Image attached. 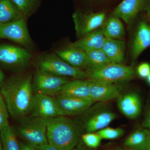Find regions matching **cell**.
Returning <instances> with one entry per match:
<instances>
[{"label":"cell","mask_w":150,"mask_h":150,"mask_svg":"<svg viewBox=\"0 0 150 150\" xmlns=\"http://www.w3.org/2000/svg\"><path fill=\"white\" fill-rule=\"evenodd\" d=\"M0 150H3L2 144L1 140V136H0Z\"/></svg>","instance_id":"38"},{"label":"cell","mask_w":150,"mask_h":150,"mask_svg":"<svg viewBox=\"0 0 150 150\" xmlns=\"http://www.w3.org/2000/svg\"><path fill=\"white\" fill-rule=\"evenodd\" d=\"M9 114L6 103L0 93V129L9 125Z\"/></svg>","instance_id":"29"},{"label":"cell","mask_w":150,"mask_h":150,"mask_svg":"<svg viewBox=\"0 0 150 150\" xmlns=\"http://www.w3.org/2000/svg\"><path fill=\"white\" fill-rule=\"evenodd\" d=\"M5 76L4 74L1 70H0V89H1V86L3 82L5 80Z\"/></svg>","instance_id":"35"},{"label":"cell","mask_w":150,"mask_h":150,"mask_svg":"<svg viewBox=\"0 0 150 150\" xmlns=\"http://www.w3.org/2000/svg\"><path fill=\"white\" fill-rule=\"evenodd\" d=\"M69 81L66 77L50 74L37 70L33 77V88L34 94L55 97L60 94L64 86Z\"/></svg>","instance_id":"6"},{"label":"cell","mask_w":150,"mask_h":150,"mask_svg":"<svg viewBox=\"0 0 150 150\" xmlns=\"http://www.w3.org/2000/svg\"><path fill=\"white\" fill-rule=\"evenodd\" d=\"M86 53L88 57L89 64L88 69L86 71L94 69L109 63H112L102 49L87 51Z\"/></svg>","instance_id":"25"},{"label":"cell","mask_w":150,"mask_h":150,"mask_svg":"<svg viewBox=\"0 0 150 150\" xmlns=\"http://www.w3.org/2000/svg\"><path fill=\"white\" fill-rule=\"evenodd\" d=\"M33 77L30 73L15 75L4 80L1 86L0 93L13 119L19 121L30 114L34 95Z\"/></svg>","instance_id":"1"},{"label":"cell","mask_w":150,"mask_h":150,"mask_svg":"<svg viewBox=\"0 0 150 150\" xmlns=\"http://www.w3.org/2000/svg\"><path fill=\"white\" fill-rule=\"evenodd\" d=\"M146 80L148 83L150 85V74L146 78Z\"/></svg>","instance_id":"39"},{"label":"cell","mask_w":150,"mask_h":150,"mask_svg":"<svg viewBox=\"0 0 150 150\" xmlns=\"http://www.w3.org/2000/svg\"><path fill=\"white\" fill-rule=\"evenodd\" d=\"M101 139L114 140L118 139L124 134V130L122 128H112L106 127L97 132Z\"/></svg>","instance_id":"28"},{"label":"cell","mask_w":150,"mask_h":150,"mask_svg":"<svg viewBox=\"0 0 150 150\" xmlns=\"http://www.w3.org/2000/svg\"><path fill=\"white\" fill-rule=\"evenodd\" d=\"M143 127L150 130V109L143 124Z\"/></svg>","instance_id":"33"},{"label":"cell","mask_w":150,"mask_h":150,"mask_svg":"<svg viewBox=\"0 0 150 150\" xmlns=\"http://www.w3.org/2000/svg\"><path fill=\"white\" fill-rule=\"evenodd\" d=\"M103 34L105 37L121 39L125 35V29L120 18L112 16L105 21L103 25Z\"/></svg>","instance_id":"23"},{"label":"cell","mask_w":150,"mask_h":150,"mask_svg":"<svg viewBox=\"0 0 150 150\" xmlns=\"http://www.w3.org/2000/svg\"><path fill=\"white\" fill-rule=\"evenodd\" d=\"M117 100L119 110L127 118L135 119L140 115L142 110V102L137 94L129 93L121 95Z\"/></svg>","instance_id":"14"},{"label":"cell","mask_w":150,"mask_h":150,"mask_svg":"<svg viewBox=\"0 0 150 150\" xmlns=\"http://www.w3.org/2000/svg\"><path fill=\"white\" fill-rule=\"evenodd\" d=\"M105 15L103 12L83 14L75 12L73 15L75 30L79 39L103 25L105 21Z\"/></svg>","instance_id":"9"},{"label":"cell","mask_w":150,"mask_h":150,"mask_svg":"<svg viewBox=\"0 0 150 150\" xmlns=\"http://www.w3.org/2000/svg\"><path fill=\"white\" fill-rule=\"evenodd\" d=\"M35 150H59L56 147L48 143L46 144L35 148Z\"/></svg>","instance_id":"31"},{"label":"cell","mask_w":150,"mask_h":150,"mask_svg":"<svg viewBox=\"0 0 150 150\" xmlns=\"http://www.w3.org/2000/svg\"><path fill=\"white\" fill-rule=\"evenodd\" d=\"M44 120L48 143L58 150H72L80 141V127L72 119L67 116H58Z\"/></svg>","instance_id":"2"},{"label":"cell","mask_w":150,"mask_h":150,"mask_svg":"<svg viewBox=\"0 0 150 150\" xmlns=\"http://www.w3.org/2000/svg\"><path fill=\"white\" fill-rule=\"evenodd\" d=\"M124 150H133V149H128V148H125V149H124Z\"/></svg>","instance_id":"41"},{"label":"cell","mask_w":150,"mask_h":150,"mask_svg":"<svg viewBox=\"0 0 150 150\" xmlns=\"http://www.w3.org/2000/svg\"><path fill=\"white\" fill-rule=\"evenodd\" d=\"M145 0H123L112 12V16L122 19L127 24L131 23L144 5Z\"/></svg>","instance_id":"18"},{"label":"cell","mask_w":150,"mask_h":150,"mask_svg":"<svg viewBox=\"0 0 150 150\" xmlns=\"http://www.w3.org/2000/svg\"><path fill=\"white\" fill-rule=\"evenodd\" d=\"M102 50L112 63L122 64L124 61L125 42L105 37Z\"/></svg>","instance_id":"19"},{"label":"cell","mask_w":150,"mask_h":150,"mask_svg":"<svg viewBox=\"0 0 150 150\" xmlns=\"http://www.w3.org/2000/svg\"><path fill=\"white\" fill-rule=\"evenodd\" d=\"M20 144L21 150H35V148L25 142H22Z\"/></svg>","instance_id":"34"},{"label":"cell","mask_w":150,"mask_h":150,"mask_svg":"<svg viewBox=\"0 0 150 150\" xmlns=\"http://www.w3.org/2000/svg\"><path fill=\"white\" fill-rule=\"evenodd\" d=\"M150 138V130L146 128L133 132L124 142L126 148L135 150H147Z\"/></svg>","instance_id":"21"},{"label":"cell","mask_w":150,"mask_h":150,"mask_svg":"<svg viewBox=\"0 0 150 150\" xmlns=\"http://www.w3.org/2000/svg\"><path fill=\"white\" fill-rule=\"evenodd\" d=\"M71 150H98L97 149H91L87 147L80 140L78 144Z\"/></svg>","instance_id":"32"},{"label":"cell","mask_w":150,"mask_h":150,"mask_svg":"<svg viewBox=\"0 0 150 150\" xmlns=\"http://www.w3.org/2000/svg\"><path fill=\"white\" fill-rule=\"evenodd\" d=\"M19 121V124L14 131L25 143L34 148L48 144L45 120L30 115Z\"/></svg>","instance_id":"4"},{"label":"cell","mask_w":150,"mask_h":150,"mask_svg":"<svg viewBox=\"0 0 150 150\" xmlns=\"http://www.w3.org/2000/svg\"><path fill=\"white\" fill-rule=\"evenodd\" d=\"M147 13L148 16H149V19L150 20V6L149 7V8L148 9Z\"/></svg>","instance_id":"37"},{"label":"cell","mask_w":150,"mask_h":150,"mask_svg":"<svg viewBox=\"0 0 150 150\" xmlns=\"http://www.w3.org/2000/svg\"><path fill=\"white\" fill-rule=\"evenodd\" d=\"M23 18L24 16L12 0H0V25Z\"/></svg>","instance_id":"22"},{"label":"cell","mask_w":150,"mask_h":150,"mask_svg":"<svg viewBox=\"0 0 150 150\" xmlns=\"http://www.w3.org/2000/svg\"><path fill=\"white\" fill-rule=\"evenodd\" d=\"M86 71L88 76L87 79L112 83L130 80L135 74L133 67L114 63Z\"/></svg>","instance_id":"5"},{"label":"cell","mask_w":150,"mask_h":150,"mask_svg":"<svg viewBox=\"0 0 150 150\" xmlns=\"http://www.w3.org/2000/svg\"><path fill=\"white\" fill-rule=\"evenodd\" d=\"M105 38L102 28H100L85 35L76 42L71 43L69 46L85 52L102 49Z\"/></svg>","instance_id":"16"},{"label":"cell","mask_w":150,"mask_h":150,"mask_svg":"<svg viewBox=\"0 0 150 150\" xmlns=\"http://www.w3.org/2000/svg\"><path fill=\"white\" fill-rule=\"evenodd\" d=\"M32 57V54L24 48L8 44L0 45V64L6 67L24 68Z\"/></svg>","instance_id":"8"},{"label":"cell","mask_w":150,"mask_h":150,"mask_svg":"<svg viewBox=\"0 0 150 150\" xmlns=\"http://www.w3.org/2000/svg\"><path fill=\"white\" fill-rule=\"evenodd\" d=\"M34 64L36 70L42 72L78 79L88 78L85 70L70 65L56 54H43L35 59Z\"/></svg>","instance_id":"3"},{"label":"cell","mask_w":150,"mask_h":150,"mask_svg":"<svg viewBox=\"0 0 150 150\" xmlns=\"http://www.w3.org/2000/svg\"><path fill=\"white\" fill-rule=\"evenodd\" d=\"M60 116H74L84 113L95 102L91 99L81 98L59 94L54 97Z\"/></svg>","instance_id":"10"},{"label":"cell","mask_w":150,"mask_h":150,"mask_svg":"<svg viewBox=\"0 0 150 150\" xmlns=\"http://www.w3.org/2000/svg\"><path fill=\"white\" fill-rule=\"evenodd\" d=\"M137 72L140 77L146 79L150 74V64L148 63H143L138 66Z\"/></svg>","instance_id":"30"},{"label":"cell","mask_w":150,"mask_h":150,"mask_svg":"<svg viewBox=\"0 0 150 150\" xmlns=\"http://www.w3.org/2000/svg\"><path fill=\"white\" fill-rule=\"evenodd\" d=\"M26 18H23L8 24L0 25V39H8L25 46L31 44Z\"/></svg>","instance_id":"11"},{"label":"cell","mask_w":150,"mask_h":150,"mask_svg":"<svg viewBox=\"0 0 150 150\" xmlns=\"http://www.w3.org/2000/svg\"><path fill=\"white\" fill-rule=\"evenodd\" d=\"M55 54L73 67L85 71L88 69V57L84 51L69 46L67 48L56 50Z\"/></svg>","instance_id":"15"},{"label":"cell","mask_w":150,"mask_h":150,"mask_svg":"<svg viewBox=\"0 0 150 150\" xmlns=\"http://www.w3.org/2000/svg\"><path fill=\"white\" fill-rule=\"evenodd\" d=\"M150 46V25L145 22L140 23L135 33L131 50L132 60L135 61Z\"/></svg>","instance_id":"17"},{"label":"cell","mask_w":150,"mask_h":150,"mask_svg":"<svg viewBox=\"0 0 150 150\" xmlns=\"http://www.w3.org/2000/svg\"><path fill=\"white\" fill-rule=\"evenodd\" d=\"M89 89L91 98L95 102L104 103L117 99L120 95L118 87L109 83L86 79Z\"/></svg>","instance_id":"13"},{"label":"cell","mask_w":150,"mask_h":150,"mask_svg":"<svg viewBox=\"0 0 150 150\" xmlns=\"http://www.w3.org/2000/svg\"><path fill=\"white\" fill-rule=\"evenodd\" d=\"M106 150H124V149H122L121 148L119 147H114L110 148V149H108Z\"/></svg>","instance_id":"36"},{"label":"cell","mask_w":150,"mask_h":150,"mask_svg":"<svg viewBox=\"0 0 150 150\" xmlns=\"http://www.w3.org/2000/svg\"><path fill=\"white\" fill-rule=\"evenodd\" d=\"M3 150H21L14 131L9 125L0 129Z\"/></svg>","instance_id":"24"},{"label":"cell","mask_w":150,"mask_h":150,"mask_svg":"<svg viewBox=\"0 0 150 150\" xmlns=\"http://www.w3.org/2000/svg\"><path fill=\"white\" fill-rule=\"evenodd\" d=\"M96 105L89 108L85 118L83 128L86 133L97 132L107 127L116 118V114L103 105Z\"/></svg>","instance_id":"7"},{"label":"cell","mask_w":150,"mask_h":150,"mask_svg":"<svg viewBox=\"0 0 150 150\" xmlns=\"http://www.w3.org/2000/svg\"><path fill=\"white\" fill-rule=\"evenodd\" d=\"M81 139L88 147L97 149L100 145L102 139L97 132H90L82 134Z\"/></svg>","instance_id":"27"},{"label":"cell","mask_w":150,"mask_h":150,"mask_svg":"<svg viewBox=\"0 0 150 150\" xmlns=\"http://www.w3.org/2000/svg\"><path fill=\"white\" fill-rule=\"evenodd\" d=\"M30 114L43 120L60 116L55 97L40 93L34 94Z\"/></svg>","instance_id":"12"},{"label":"cell","mask_w":150,"mask_h":150,"mask_svg":"<svg viewBox=\"0 0 150 150\" xmlns=\"http://www.w3.org/2000/svg\"><path fill=\"white\" fill-rule=\"evenodd\" d=\"M25 18L34 13L40 0H12Z\"/></svg>","instance_id":"26"},{"label":"cell","mask_w":150,"mask_h":150,"mask_svg":"<svg viewBox=\"0 0 150 150\" xmlns=\"http://www.w3.org/2000/svg\"><path fill=\"white\" fill-rule=\"evenodd\" d=\"M60 94L81 98L91 99L87 81L75 79L64 86Z\"/></svg>","instance_id":"20"},{"label":"cell","mask_w":150,"mask_h":150,"mask_svg":"<svg viewBox=\"0 0 150 150\" xmlns=\"http://www.w3.org/2000/svg\"><path fill=\"white\" fill-rule=\"evenodd\" d=\"M147 150H150V138L149 140V143H148L147 148Z\"/></svg>","instance_id":"40"}]
</instances>
